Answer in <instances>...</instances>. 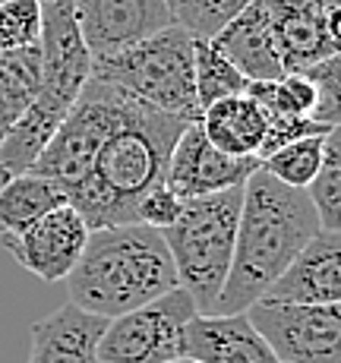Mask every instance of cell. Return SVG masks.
I'll return each mask as SVG.
<instances>
[{
  "label": "cell",
  "instance_id": "1",
  "mask_svg": "<svg viewBox=\"0 0 341 363\" xmlns=\"http://www.w3.org/2000/svg\"><path fill=\"white\" fill-rule=\"evenodd\" d=\"M190 123L127 95L121 117L99 143L89 171L67 190V202L86 218L89 231L133 225L139 199L152 186L164 184L171 149Z\"/></svg>",
  "mask_w": 341,
  "mask_h": 363
},
{
  "label": "cell",
  "instance_id": "2",
  "mask_svg": "<svg viewBox=\"0 0 341 363\" xmlns=\"http://www.w3.org/2000/svg\"><path fill=\"white\" fill-rule=\"evenodd\" d=\"M319 231L310 196L256 167L243 184L234 256L212 313H243Z\"/></svg>",
  "mask_w": 341,
  "mask_h": 363
},
{
  "label": "cell",
  "instance_id": "3",
  "mask_svg": "<svg viewBox=\"0 0 341 363\" xmlns=\"http://www.w3.org/2000/svg\"><path fill=\"white\" fill-rule=\"evenodd\" d=\"M64 281L76 306L114 319L177 288V272L162 231L133 221L92 228Z\"/></svg>",
  "mask_w": 341,
  "mask_h": 363
},
{
  "label": "cell",
  "instance_id": "4",
  "mask_svg": "<svg viewBox=\"0 0 341 363\" xmlns=\"http://www.w3.org/2000/svg\"><path fill=\"white\" fill-rule=\"evenodd\" d=\"M243 202V184L208 196L184 199L177 221L162 231L177 284L193 297L199 313H212L234 256V237Z\"/></svg>",
  "mask_w": 341,
  "mask_h": 363
},
{
  "label": "cell",
  "instance_id": "5",
  "mask_svg": "<svg viewBox=\"0 0 341 363\" xmlns=\"http://www.w3.org/2000/svg\"><path fill=\"white\" fill-rule=\"evenodd\" d=\"M92 76L164 114L199 121L193 86V35L177 23L136 45L95 57Z\"/></svg>",
  "mask_w": 341,
  "mask_h": 363
},
{
  "label": "cell",
  "instance_id": "6",
  "mask_svg": "<svg viewBox=\"0 0 341 363\" xmlns=\"http://www.w3.org/2000/svg\"><path fill=\"white\" fill-rule=\"evenodd\" d=\"M196 313L193 297L177 284L168 294L108 319L99 341V363H164L184 357L186 325Z\"/></svg>",
  "mask_w": 341,
  "mask_h": 363
},
{
  "label": "cell",
  "instance_id": "7",
  "mask_svg": "<svg viewBox=\"0 0 341 363\" xmlns=\"http://www.w3.org/2000/svg\"><path fill=\"white\" fill-rule=\"evenodd\" d=\"M247 319L266 338L278 363H338L341 310L338 303H291L259 297L247 306Z\"/></svg>",
  "mask_w": 341,
  "mask_h": 363
},
{
  "label": "cell",
  "instance_id": "8",
  "mask_svg": "<svg viewBox=\"0 0 341 363\" xmlns=\"http://www.w3.org/2000/svg\"><path fill=\"white\" fill-rule=\"evenodd\" d=\"M259 4L266 10L284 73H303L338 54V6H325L319 0H259Z\"/></svg>",
  "mask_w": 341,
  "mask_h": 363
},
{
  "label": "cell",
  "instance_id": "9",
  "mask_svg": "<svg viewBox=\"0 0 341 363\" xmlns=\"http://www.w3.org/2000/svg\"><path fill=\"white\" fill-rule=\"evenodd\" d=\"M89 240V225L69 202L41 215L35 225L13 237H0L4 250L26 272L38 275L41 281H64L79 262L82 247Z\"/></svg>",
  "mask_w": 341,
  "mask_h": 363
},
{
  "label": "cell",
  "instance_id": "10",
  "mask_svg": "<svg viewBox=\"0 0 341 363\" xmlns=\"http://www.w3.org/2000/svg\"><path fill=\"white\" fill-rule=\"evenodd\" d=\"M69 4L92 60L174 26L168 0H69Z\"/></svg>",
  "mask_w": 341,
  "mask_h": 363
},
{
  "label": "cell",
  "instance_id": "11",
  "mask_svg": "<svg viewBox=\"0 0 341 363\" xmlns=\"http://www.w3.org/2000/svg\"><path fill=\"white\" fill-rule=\"evenodd\" d=\"M256 167H259V158H237V155H225L221 149H215L206 139L199 121H193L177 136V143H174L164 184L180 199L208 196V193H221V190L247 184V177Z\"/></svg>",
  "mask_w": 341,
  "mask_h": 363
},
{
  "label": "cell",
  "instance_id": "12",
  "mask_svg": "<svg viewBox=\"0 0 341 363\" xmlns=\"http://www.w3.org/2000/svg\"><path fill=\"white\" fill-rule=\"evenodd\" d=\"M262 297L291 300V303H338L341 300V237L323 231L307 240V247L288 262V269L269 284Z\"/></svg>",
  "mask_w": 341,
  "mask_h": 363
},
{
  "label": "cell",
  "instance_id": "13",
  "mask_svg": "<svg viewBox=\"0 0 341 363\" xmlns=\"http://www.w3.org/2000/svg\"><path fill=\"white\" fill-rule=\"evenodd\" d=\"M184 354L199 363H278L247 313H196Z\"/></svg>",
  "mask_w": 341,
  "mask_h": 363
},
{
  "label": "cell",
  "instance_id": "14",
  "mask_svg": "<svg viewBox=\"0 0 341 363\" xmlns=\"http://www.w3.org/2000/svg\"><path fill=\"white\" fill-rule=\"evenodd\" d=\"M104 325V316H95L67 300L64 306L32 323L29 363H99Z\"/></svg>",
  "mask_w": 341,
  "mask_h": 363
},
{
  "label": "cell",
  "instance_id": "15",
  "mask_svg": "<svg viewBox=\"0 0 341 363\" xmlns=\"http://www.w3.org/2000/svg\"><path fill=\"white\" fill-rule=\"evenodd\" d=\"M208 41H212L215 51L225 60H231L250 82L284 76L281 57H278V51H275L272 32H269V19H266V10H262L259 0H250L237 16L228 19Z\"/></svg>",
  "mask_w": 341,
  "mask_h": 363
},
{
  "label": "cell",
  "instance_id": "16",
  "mask_svg": "<svg viewBox=\"0 0 341 363\" xmlns=\"http://www.w3.org/2000/svg\"><path fill=\"white\" fill-rule=\"evenodd\" d=\"M199 127L208 143L225 155L256 158L266 139V114L250 95H231L203 108Z\"/></svg>",
  "mask_w": 341,
  "mask_h": 363
},
{
  "label": "cell",
  "instance_id": "17",
  "mask_svg": "<svg viewBox=\"0 0 341 363\" xmlns=\"http://www.w3.org/2000/svg\"><path fill=\"white\" fill-rule=\"evenodd\" d=\"M67 193L54 180L26 171L6 177L0 184V237H13L47 215L51 208L64 206Z\"/></svg>",
  "mask_w": 341,
  "mask_h": 363
},
{
  "label": "cell",
  "instance_id": "18",
  "mask_svg": "<svg viewBox=\"0 0 341 363\" xmlns=\"http://www.w3.org/2000/svg\"><path fill=\"white\" fill-rule=\"evenodd\" d=\"M41 82V51L38 45L19 51H0V139L13 130L32 104Z\"/></svg>",
  "mask_w": 341,
  "mask_h": 363
},
{
  "label": "cell",
  "instance_id": "19",
  "mask_svg": "<svg viewBox=\"0 0 341 363\" xmlns=\"http://www.w3.org/2000/svg\"><path fill=\"white\" fill-rule=\"evenodd\" d=\"M193 86H196L199 114H203V108H208L212 101L247 95L250 79L231 60L221 57L208 38H193Z\"/></svg>",
  "mask_w": 341,
  "mask_h": 363
},
{
  "label": "cell",
  "instance_id": "20",
  "mask_svg": "<svg viewBox=\"0 0 341 363\" xmlns=\"http://www.w3.org/2000/svg\"><path fill=\"white\" fill-rule=\"evenodd\" d=\"M247 95L262 108L266 117H313L316 86L307 73H284L278 79L250 82Z\"/></svg>",
  "mask_w": 341,
  "mask_h": 363
},
{
  "label": "cell",
  "instance_id": "21",
  "mask_svg": "<svg viewBox=\"0 0 341 363\" xmlns=\"http://www.w3.org/2000/svg\"><path fill=\"white\" fill-rule=\"evenodd\" d=\"M316 208V218L323 231H338L341 221V133L332 127L325 133V149H323V164H319L316 177L303 190Z\"/></svg>",
  "mask_w": 341,
  "mask_h": 363
},
{
  "label": "cell",
  "instance_id": "22",
  "mask_svg": "<svg viewBox=\"0 0 341 363\" xmlns=\"http://www.w3.org/2000/svg\"><path fill=\"white\" fill-rule=\"evenodd\" d=\"M323 149H325V133L323 136H301V139H294V143L275 149L272 155H266L259 164L266 167L275 180H281V184L307 190L310 180L316 177L319 164H323Z\"/></svg>",
  "mask_w": 341,
  "mask_h": 363
},
{
  "label": "cell",
  "instance_id": "23",
  "mask_svg": "<svg viewBox=\"0 0 341 363\" xmlns=\"http://www.w3.org/2000/svg\"><path fill=\"white\" fill-rule=\"evenodd\" d=\"M41 38V0H4L0 4V51L32 48Z\"/></svg>",
  "mask_w": 341,
  "mask_h": 363
},
{
  "label": "cell",
  "instance_id": "24",
  "mask_svg": "<svg viewBox=\"0 0 341 363\" xmlns=\"http://www.w3.org/2000/svg\"><path fill=\"white\" fill-rule=\"evenodd\" d=\"M316 86V111H313V121L325 123V127H338L341 121V64L338 54L323 64L303 69Z\"/></svg>",
  "mask_w": 341,
  "mask_h": 363
},
{
  "label": "cell",
  "instance_id": "25",
  "mask_svg": "<svg viewBox=\"0 0 341 363\" xmlns=\"http://www.w3.org/2000/svg\"><path fill=\"white\" fill-rule=\"evenodd\" d=\"M184 208V199L171 190L168 184H158L139 199L136 206V225H145V228H155V231H164L168 225H174Z\"/></svg>",
  "mask_w": 341,
  "mask_h": 363
},
{
  "label": "cell",
  "instance_id": "26",
  "mask_svg": "<svg viewBox=\"0 0 341 363\" xmlns=\"http://www.w3.org/2000/svg\"><path fill=\"white\" fill-rule=\"evenodd\" d=\"M164 363H199V360H193V357H186L184 354V357H174V360H164Z\"/></svg>",
  "mask_w": 341,
  "mask_h": 363
},
{
  "label": "cell",
  "instance_id": "27",
  "mask_svg": "<svg viewBox=\"0 0 341 363\" xmlns=\"http://www.w3.org/2000/svg\"><path fill=\"white\" fill-rule=\"evenodd\" d=\"M319 4H325V6H338V0H319Z\"/></svg>",
  "mask_w": 341,
  "mask_h": 363
},
{
  "label": "cell",
  "instance_id": "28",
  "mask_svg": "<svg viewBox=\"0 0 341 363\" xmlns=\"http://www.w3.org/2000/svg\"><path fill=\"white\" fill-rule=\"evenodd\" d=\"M41 4H47V0H41Z\"/></svg>",
  "mask_w": 341,
  "mask_h": 363
},
{
  "label": "cell",
  "instance_id": "29",
  "mask_svg": "<svg viewBox=\"0 0 341 363\" xmlns=\"http://www.w3.org/2000/svg\"><path fill=\"white\" fill-rule=\"evenodd\" d=\"M0 4H4V0H0Z\"/></svg>",
  "mask_w": 341,
  "mask_h": 363
}]
</instances>
